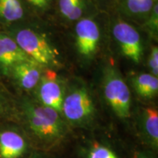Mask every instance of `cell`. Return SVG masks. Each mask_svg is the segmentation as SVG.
I'll use <instances>...</instances> for the list:
<instances>
[{
    "label": "cell",
    "instance_id": "14",
    "mask_svg": "<svg viewBox=\"0 0 158 158\" xmlns=\"http://www.w3.org/2000/svg\"><path fill=\"white\" fill-rule=\"evenodd\" d=\"M23 10L19 0H0V19L15 21L23 17Z\"/></svg>",
    "mask_w": 158,
    "mask_h": 158
},
{
    "label": "cell",
    "instance_id": "22",
    "mask_svg": "<svg viewBox=\"0 0 158 158\" xmlns=\"http://www.w3.org/2000/svg\"><path fill=\"white\" fill-rule=\"evenodd\" d=\"M6 110V104L3 99L0 98V114L4 113Z\"/></svg>",
    "mask_w": 158,
    "mask_h": 158
},
{
    "label": "cell",
    "instance_id": "12",
    "mask_svg": "<svg viewBox=\"0 0 158 158\" xmlns=\"http://www.w3.org/2000/svg\"><path fill=\"white\" fill-rule=\"evenodd\" d=\"M133 86L138 95L144 100H151L157 95L158 78L152 74L136 75L133 78Z\"/></svg>",
    "mask_w": 158,
    "mask_h": 158
},
{
    "label": "cell",
    "instance_id": "9",
    "mask_svg": "<svg viewBox=\"0 0 158 158\" xmlns=\"http://www.w3.org/2000/svg\"><path fill=\"white\" fill-rule=\"evenodd\" d=\"M100 29L95 21L90 18L82 19L76 26V42L78 53L90 58L98 50Z\"/></svg>",
    "mask_w": 158,
    "mask_h": 158
},
{
    "label": "cell",
    "instance_id": "13",
    "mask_svg": "<svg viewBox=\"0 0 158 158\" xmlns=\"http://www.w3.org/2000/svg\"><path fill=\"white\" fill-rule=\"evenodd\" d=\"M83 158H122L111 145L98 140L89 141L81 150Z\"/></svg>",
    "mask_w": 158,
    "mask_h": 158
},
{
    "label": "cell",
    "instance_id": "19",
    "mask_svg": "<svg viewBox=\"0 0 158 158\" xmlns=\"http://www.w3.org/2000/svg\"><path fill=\"white\" fill-rule=\"evenodd\" d=\"M140 1L141 0H124V4L130 13L139 14Z\"/></svg>",
    "mask_w": 158,
    "mask_h": 158
},
{
    "label": "cell",
    "instance_id": "10",
    "mask_svg": "<svg viewBox=\"0 0 158 158\" xmlns=\"http://www.w3.org/2000/svg\"><path fill=\"white\" fill-rule=\"evenodd\" d=\"M18 84L25 90L36 88L41 77L39 64L33 60L25 61L14 65L11 68Z\"/></svg>",
    "mask_w": 158,
    "mask_h": 158
},
{
    "label": "cell",
    "instance_id": "2",
    "mask_svg": "<svg viewBox=\"0 0 158 158\" xmlns=\"http://www.w3.org/2000/svg\"><path fill=\"white\" fill-rule=\"evenodd\" d=\"M62 114L67 124L73 127L89 129L95 123L97 110L93 98L84 85H75L65 92Z\"/></svg>",
    "mask_w": 158,
    "mask_h": 158
},
{
    "label": "cell",
    "instance_id": "8",
    "mask_svg": "<svg viewBox=\"0 0 158 158\" xmlns=\"http://www.w3.org/2000/svg\"><path fill=\"white\" fill-rule=\"evenodd\" d=\"M137 132L141 145L157 153L158 110L155 107L141 108L136 117Z\"/></svg>",
    "mask_w": 158,
    "mask_h": 158
},
{
    "label": "cell",
    "instance_id": "1",
    "mask_svg": "<svg viewBox=\"0 0 158 158\" xmlns=\"http://www.w3.org/2000/svg\"><path fill=\"white\" fill-rule=\"evenodd\" d=\"M22 110L37 150L49 152L62 143L68 127L62 114L36 100H25Z\"/></svg>",
    "mask_w": 158,
    "mask_h": 158
},
{
    "label": "cell",
    "instance_id": "17",
    "mask_svg": "<svg viewBox=\"0 0 158 158\" xmlns=\"http://www.w3.org/2000/svg\"><path fill=\"white\" fill-rule=\"evenodd\" d=\"M149 19L148 21V27L153 33H157L158 30V5L156 2L150 11Z\"/></svg>",
    "mask_w": 158,
    "mask_h": 158
},
{
    "label": "cell",
    "instance_id": "11",
    "mask_svg": "<svg viewBox=\"0 0 158 158\" xmlns=\"http://www.w3.org/2000/svg\"><path fill=\"white\" fill-rule=\"evenodd\" d=\"M31 60L19 47L15 40L6 35H0V64L12 68L15 64Z\"/></svg>",
    "mask_w": 158,
    "mask_h": 158
},
{
    "label": "cell",
    "instance_id": "16",
    "mask_svg": "<svg viewBox=\"0 0 158 158\" xmlns=\"http://www.w3.org/2000/svg\"><path fill=\"white\" fill-rule=\"evenodd\" d=\"M157 154L141 145V147H135L133 149L130 158H157Z\"/></svg>",
    "mask_w": 158,
    "mask_h": 158
},
{
    "label": "cell",
    "instance_id": "3",
    "mask_svg": "<svg viewBox=\"0 0 158 158\" xmlns=\"http://www.w3.org/2000/svg\"><path fill=\"white\" fill-rule=\"evenodd\" d=\"M103 95L113 113L118 118L127 119L131 116V94L119 72L108 66L104 73Z\"/></svg>",
    "mask_w": 158,
    "mask_h": 158
},
{
    "label": "cell",
    "instance_id": "20",
    "mask_svg": "<svg viewBox=\"0 0 158 158\" xmlns=\"http://www.w3.org/2000/svg\"><path fill=\"white\" fill-rule=\"evenodd\" d=\"M29 4L36 8L45 10L50 5L51 0H27Z\"/></svg>",
    "mask_w": 158,
    "mask_h": 158
},
{
    "label": "cell",
    "instance_id": "21",
    "mask_svg": "<svg viewBox=\"0 0 158 158\" xmlns=\"http://www.w3.org/2000/svg\"><path fill=\"white\" fill-rule=\"evenodd\" d=\"M29 158H57L56 156L51 155L48 152H43L36 150L34 151Z\"/></svg>",
    "mask_w": 158,
    "mask_h": 158
},
{
    "label": "cell",
    "instance_id": "15",
    "mask_svg": "<svg viewBox=\"0 0 158 158\" xmlns=\"http://www.w3.org/2000/svg\"><path fill=\"white\" fill-rule=\"evenodd\" d=\"M84 0H59V8L63 16L70 21H76L83 14Z\"/></svg>",
    "mask_w": 158,
    "mask_h": 158
},
{
    "label": "cell",
    "instance_id": "7",
    "mask_svg": "<svg viewBox=\"0 0 158 158\" xmlns=\"http://www.w3.org/2000/svg\"><path fill=\"white\" fill-rule=\"evenodd\" d=\"M33 152L29 139L19 130H0V158H29Z\"/></svg>",
    "mask_w": 158,
    "mask_h": 158
},
{
    "label": "cell",
    "instance_id": "6",
    "mask_svg": "<svg viewBox=\"0 0 158 158\" xmlns=\"http://www.w3.org/2000/svg\"><path fill=\"white\" fill-rule=\"evenodd\" d=\"M113 35L124 56L135 64H139L143 45L138 31L129 23L119 21L114 26Z\"/></svg>",
    "mask_w": 158,
    "mask_h": 158
},
{
    "label": "cell",
    "instance_id": "5",
    "mask_svg": "<svg viewBox=\"0 0 158 158\" xmlns=\"http://www.w3.org/2000/svg\"><path fill=\"white\" fill-rule=\"evenodd\" d=\"M35 94L37 102L62 113L65 89L54 71L47 70L41 75Z\"/></svg>",
    "mask_w": 158,
    "mask_h": 158
},
{
    "label": "cell",
    "instance_id": "18",
    "mask_svg": "<svg viewBox=\"0 0 158 158\" xmlns=\"http://www.w3.org/2000/svg\"><path fill=\"white\" fill-rule=\"evenodd\" d=\"M148 64L151 69L152 73L156 77L158 76V48L157 46H154L152 48L151 54L148 61Z\"/></svg>",
    "mask_w": 158,
    "mask_h": 158
},
{
    "label": "cell",
    "instance_id": "4",
    "mask_svg": "<svg viewBox=\"0 0 158 158\" xmlns=\"http://www.w3.org/2000/svg\"><path fill=\"white\" fill-rule=\"evenodd\" d=\"M15 41L31 60L43 66L58 64L57 54L48 41L30 29L18 31Z\"/></svg>",
    "mask_w": 158,
    "mask_h": 158
}]
</instances>
